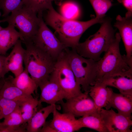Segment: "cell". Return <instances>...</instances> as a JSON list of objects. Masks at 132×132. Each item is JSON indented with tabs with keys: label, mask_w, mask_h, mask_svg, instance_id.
Masks as SVG:
<instances>
[{
	"label": "cell",
	"mask_w": 132,
	"mask_h": 132,
	"mask_svg": "<svg viewBox=\"0 0 132 132\" xmlns=\"http://www.w3.org/2000/svg\"><path fill=\"white\" fill-rule=\"evenodd\" d=\"M45 23L53 28L58 39L67 48L75 49L83 33L94 24L101 23L104 18L95 17L86 21H80L66 19L58 13L53 6L47 10Z\"/></svg>",
	"instance_id": "1"
},
{
	"label": "cell",
	"mask_w": 132,
	"mask_h": 132,
	"mask_svg": "<svg viewBox=\"0 0 132 132\" xmlns=\"http://www.w3.org/2000/svg\"><path fill=\"white\" fill-rule=\"evenodd\" d=\"M24 43L26 47L23 60L25 69L38 87L49 79L56 61L32 41Z\"/></svg>",
	"instance_id": "2"
},
{
	"label": "cell",
	"mask_w": 132,
	"mask_h": 132,
	"mask_svg": "<svg viewBox=\"0 0 132 132\" xmlns=\"http://www.w3.org/2000/svg\"><path fill=\"white\" fill-rule=\"evenodd\" d=\"M111 19L105 17L99 30L84 42L79 43L75 49L81 56L98 61L114 39L116 30L111 24Z\"/></svg>",
	"instance_id": "3"
},
{
	"label": "cell",
	"mask_w": 132,
	"mask_h": 132,
	"mask_svg": "<svg viewBox=\"0 0 132 132\" xmlns=\"http://www.w3.org/2000/svg\"><path fill=\"white\" fill-rule=\"evenodd\" d=\"M64 51L77 82L84 92H89L96 81L97 61L81 56L75 49L66 47Z\"/></svg>",
	"instance_id": "4"
},
{
	"label": "cell",
	"mask_w": 132,
	"mask_h": 132,
	"mask_svg": "<svg viewBox=\"0 0 132 132\" xmlns=\"http://www.w3.org/2000/svg\"><path fill=\"white\" fill-rule=\"evenodd\" d=\"M11 13V15L0 20L1 22H7L17 28L22 43L31 41L37 32L43 15H37L23 4Z\"/></svg>",
	"instance_id": "5"
},
{
	"label": "cell",
	"mask_w": 132,
	"mask_h": 132,
	"mask_svg": "<svg viewBox=\"0 0 132 132\" xmlns=\"http://www.w3.org/2000/svg\"><path fill=\"white\" fill-rule=\"evenodd\" d=\"M121 39L119 33H116L114 39L105 52L103 57L97 61L96 82L108 76L132 69L128 63L125 55H122L120 53L119 45Z\"/></svg>",
	"instance_id": "6"
},
{
	"label": "cell",
	"mask_w": 132,
	"mask_h": 132,
	"mask_svg": "<svg viewBox=\"0 0 132 132\" xmlns=\"http://www.w3.org/2000/svg\"><path fill=\"white\" fill-rule=\"evenodd\" d=\"M52 74L66 94L68 99L77 96L82 93L81 87L76 80L64 50L56 61Z\"/></svg>",
	"instance_id": "7"
},
{
	"label": "cell",
	"mask_w": 132,
	"mask_h": 132,
	"mask_svg": "<svg viewBox=\"0 0 132 132\" xmlns=\"http://www.w3.org/2000/svg\"><path fill=\"white\" fill-rule=\"evenodd\" d=\"M31 41L55 61L66 48L48 28L42 17L37 32Z\"/></svg>",
	"instance_id": "8"
},
{
	"label": "cell",
	"mask_w": 132,
	"mask_h": 132,
	"mask_svg": "<svg viewBox=\"0 0 132 132\" xmlns=\"http://www.w3.org/2000/svg\"><path fill=\"white\" fill-rule=\"evenodd\" d=\"M88 92L82 93L79 95L59 102L63 112L71 114L75 117L92 114L99 111Z\"/></svg>",
	"instance_id": "9"
},
{
	"label": "cell",
	"mask_w": 132,
	"mask_h": 132,
	"mask_svg": "<svg viewBox=\"0 0 132 132\" xmlns=\"http://www.w3.org/2000/svg\"><path fill=\"white\" fill-rule=\"evenodd\" d=\"M100 114L108 132H132L130 128L132 125L131 118L116 112L112 109L102 108Z\"/></svg>",
	"instance_id": "10"
},
{
	"label": "cell",
	"mask_w": 132,
	"mask_h": 132,
	"mask_svg": "<svg viewBox=\"0 0 132 132\" xmlns=\"http://www.w3.org/2000/svg\"><path fill=\"white\" fill-rule=\"evenodd\" d=\"M52 74L48 80L39 87L41 91L39 101L41 103L45 102L49 105L55 104L64 99H68Z\"/></svg>",
	"instance_id": "11"
},
{
	"label": "cell",
	"mask_w": 132,
	"mask_h": 132,
	"mask_svg": "<svg viewBox=\"0 0 132 132\" xmlns=\"http://www.w3.org/2000/svg\"><path fill=\"white\" fill-rule=\"evenodd\" d=\"M97 82L115 87L120 93L132 95V69L108 76Z\"/></svg>",
	"instance_id": "12"
},
{
	"label": "cell",
	"mask_w": 132,
	"mask_h": 132,
	"mask_svg": "<svg viewBox=\"0 0 132 132\" xmlns=\"http://www.w3.org/2000/svg\"><path fill=\"white\" fill-rule=\"evenodd\" d=\"M114 26L118 29L123 42L126 54V59L132 67V18L122 17L118 15Z\"/></svg>",
	"instance_id": "13"
},
{
	"label": "cell",
	"mask_w": 132,
	"mask_h": 132,
	"mask_svg": "<svg viewBox=\"0 0 132 132\" xmlns=\"http://www.w3.org/2000/svg\"><path fill=\"white\" fill-rule=\"evenodd\" d=\"M52 113L53 118L49 124L56 132H73L82 128L77 119L71 114L60 113L57 109Z\"/></svg>",
	"instance_id": "14"
},
{
	"label": "cell",
	"mask_w": 132,
	"mask_h": 132,
	"mask_svg": "<svg viewBox=\"0 0 132 132\" xmlns=\"http://www.w3.org/2000/svg\"><path fill=\"white\" fill-rule=\"evenodd\" d=\"M22 42L19 39L13 46L9 54L6 56L5 65L8 72L10 71L16 77L22 72L25 49L22 47Z\"/></svg>",
	"instance_id": "15"
},
{
	"label": "cell",
	"mask_w": 132,
	"mask_h": 132,
	"mask_svg": "<svg viewBox=\"0 0 132 132\" xmlns=\"http://www.w3.org/2000/svg\"><path fill=\"white\" fill-rule=\"evenodd\" d=\"M113 91L102 82H96L90 86L88 94L99 111L108 104Z\"/></svg>",
	"instance_id": "16"
},
{
	"label": "cell",
	"mask_w": 132,
	"mask_h": 132,
	"mask_svg": "<svg viewBox=\"0 0 132 132\" xmlns=\"http://www.w3.org/2000/svg\"><path fill=\"white\" fill-rule=\"evenodd\" d=\"M0 95L5 98L19 103L20 104L34 98L32 95L25 93L14 85L11 82L9 76L4 79L0 88Z\"/></svg>",
	"instance_id": "17"
},
{
	"label": "cell",
	"mask_w": 132,
	"mask_h": 132,
	"mask_svg": "<svg viewBox=\"0 0 132 132\" xmlns=\"http://www.w3.org/2000/svg\"><path fill=\"white\" fill-rule=\"evenodd\" d=\"M111 107L116 109L119 113L131 118L132 95L113 92L108 104L105 108L108 110Z\"/></svg>",
	"instance_id": "18"
},
{
	"label": "cell",
	"mask_w": 132,
	"mask_h": 132,
	"mask_svg": "<svg viewBox=\"0 0 132 132\" xmlns=\"http://www.w3.org/2000/svg\"><path fill=\"white\" fill-rule=\"evenodd\" d=\"M57 108L55 104H53L38 110L27 122V132H40L45 123L47 118Z\"/></svg>",
	"instance_id": "19"
},
{
	"label": "cell",
	"mask_w": 132,
	"mask_h": 132,
	"mask_svg": "<svg viewBox=\"0 0 132 132\" xmlns=\"http://www.w3.org/2000/svg\"><path fill=\"white\" fill-rule=\"evenodd\" d=\"M12 25L9 24L0 31V55H5L21 37L19 32Z\"/></svg>",
	"instance_id": "20"
},
{
	"label": "cell",
	"mask_w": 132,
	"mask_h": 132,
	"mask_svg": "<svg viewBox=\"0 0 132 132\" xmlns=\"http://www.w3.org/2000/svg\"><path fill=\"white\" fill-rule=\"evenodd\" d=\"M29 74L24 68L23 71L16 77L9 76L11 82L14 85L25 93L32 95L37 91L38 87Z\"/></svg>",
	"instance_id": "21"
},
{
	"label": "cell",
	"mask_w": 132,
	"mask_h": 132,
	"mask_svg": "<svg viewBox=\"0 0 132 132\" xmlns=\"http://www.w3.org/2000/svg\"><path fill=\"white\" fill-rule=\"evenodd\" d=\"M77 120L82 128H89L99 132H108L102 119L100 111L82 117Z\"/></svg>",
	"instance_id": "22"
},
{
	"label": "cell",
	"mask_w": 132,
	"mask_h": 132,
	"mask_svg": "<svg viewBox=\"0 0 132 132\" xmlns=\"http://www.w3.org/2000/svg\"><path fill=\"white\" fill-rule=\"evenodd\" d=\"M63 0H23L22 4L29 8L38 15L43 14L44 11L53 7L52 2L60 6Z\"/></svg>",
	"instance_id": "23"
},
{
	"label": "cell",
	"mask_w": 132,
	"mask_h": 132,
	"mask_svg": "<svg viewBox=\"0 0 132 132\" xmlns=\"http://www.w3.org/2000/svg\"><path fill=\"white\" fill-rule=\"evenodd\" d=\"M39 100L37 98L21 103L19 108L23 124H27L38 110V107L41 105Z\"/></svg>",
	"instance_id": "24"
},
{
	"label": "cell",
	"mask_w": 132,
	"mask_h": 132,
	"mask_svg": "<svg viewBox=\"0 0 132 132\" xmlns=\"http://www.w3.org/2000/svg\"><path fill=\"white\" fill-rule=\"evenodd\" d=\"M60 6L61 15L66 19L74 20L79 15L80 9L79 5L74 1H65L62 2Z\"/></svg>",
	"instance_id": "25"
},
{
	"label": "cell",
	"mask_w": 132,
	"mask_h": 132,
	"mask_svg": "<svg viewBox=\"0 0 132 132\" xmlns=\"http://www.w3.org/2000/svg\"><path fill=\"white\" fill-rule=\"evenodd\" d=\"M1 124L4 126L14 128L19 127L23 124L19 106L4 119Z\"/></svg>",
	"instance_id": "26"
},
{
	"label": "cell",
	"mask_w": 132,
	"mask_h": 132,
	"mask_svg": "<svg viewBox=\"0 0 132 132\" xmlns=\"http://www.w3.org/2000/svg\"><path fill=\"white\" fill-rule=\"evenodd\" d=\"M95 12L96 17L104 18L105 14L112 6L111 0H89Z\"/></svg>",
	"instance_id": "27"
},
{
	"label": "cell",
	"mask_w": 132,
	"mask_h": 132,
	"mask_svg": "<svg viewBox=\"0 0 132 132\" xmlns=\"http://www.w3.org/2000/svg\"><path fill=\"white\" fill-rule=\"evenodd\" d=\"M20 104L2 97L0 95V122L18 107Z\"/></svg>",
	"instance_id": "28"
},
{
	"label": "cell",
	"mask_w": 132,
	"mask_h": 132,
	"mask_svg": "<svg viewBox=\"0 0 132 132\" xmlns=\"http://www.w3.org/2000/svg\"><path fill=\"white\" fill-rule=\"evenodd\" d=\"M23 0H0V10L2 12V16L5 17L19 8L22 5Z\"/></svg>",
	"instance_id": "29"
},
{
	"label": "cell",
	"mask_w": 132,
	"mask_h": 132,
	"mask_svg": "<svg viewBox=\"0 0 132 132\" xmlns=\"http://www.w3.org/2000/svg\"><path fill=\"white\" fill-rule=\"evenodd\" d=\"M0 122V132H27L26 125L23 124L17 128L9 127L2 125Z\"/></svg>",
	"instance_id": "30"
},
{
	"label": "cell",
	"mask_w": 132,
	"mask_h": 132,
	"mask_svg": "<svg viewBox=\"0 0 132 132\" xmlns=\"http://www.w3.org/2000/svg\"><path fill=\"white\" fill-rule=\"evenodd\" d=\"M122 4L127 10L125 17L127 18H132V0H117Z\"/></svg>",
	"instance_id": "31"
},
{
	"label": "cell",
	"mask_w": 132,
	"mask_h": 132,
	"mask_svg": "<svg viewBox=\"0 0 132 132\" xmlns=\"http://www.w3.org/2000/svg\"><path fill=\"white\" fill-rule=\"evenodd\" d=\"M6 57L3 55H0V79L4 78L5 75L8 72L5 66Z\"/></svg>",
	"instance_id": "32"
},
{
	"label": "cell",
	"mask_w": 132,
	"mask_h": 132,
	"mask_svg": "<svg viewBox=\"0 0 132 132\" xmlns=\"http://www.w3.org/2000/svg\"><path fill=\"white\" fill-rule=\"evenodd\" d=\"M40 132H56V131L50 126L49 124V122H46L44 125L41 129Z\"/></svg>",
	"instance_id": "33"
},
{
	"label": "cell",
	"mask_w": 132,
	"mask_h": 132,
	"mask_svg": "<svg viewBox=\"0 0 132 132\" xmlns=\"http://www.w3.org/2000/svg\"><path fill=\"white\" fill-rule=\"evenodd\" d=\"M1 79H0V88L3 84L4 81V78H3L2 80H1Z\"/></svg>",
	"instance_id": "34"
},
{
	"label": "cell",
	"mask_w": 132,
	"mask_h": 132,
	"mask_svg": "<svg viewBox=\"0 0 132 132\" xmlns=\"http://www.w3.org/2000/svg\"><path fill=\"white\" fill-rule=\"evenodd\" d=\"M1 23V22L0 21V23ZM2 27L0 26V31L1 29L2 28Z\"/></svg>",
	"instance_id": "35"
}]
</instances>
